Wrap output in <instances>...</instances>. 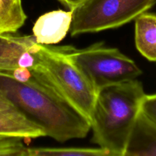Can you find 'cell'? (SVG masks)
<instances>
[{"label":"cell","instance_id":"6da1fadb","mask_svg":"<svg viewBox=\"0 0 156 156\" xmlns=\"http://www.w3.org/2000/svg\"><path fill=\"white\" fill-rule=\"evenodd\" d=\"M0 89L46 136L66 142L84 138L91 129L90 122L34 71L24 82L0 73Z\"/></svg>","mask_w":156,"mask_h":156},{"label":"cell","instance_id":"30bf717a","mask_svg":"<svg viewBox=\"0 0 156 156\" xmlns=\"http://www.w3.org/2000/svg\"><path fill=\"white\" fill-rule=\"evenodd\" d=\"M135 21V42L138 51L148 60L156 62V13L146 12Z\"/></svg>","mask_w":156,"mask_h":156},{"label":"cell","instance_id":"ba28073f","mask_svg":"<svg viewBox=\"0 0 156 156\" xmlns=\"http://www.w3.org/2000/svg\"><path fill=\"white\" fill-rule=\"evenodd\" d=\"M72 10H54L41 15L33 26L37 43L53 45L61 42L70 31Z\"/></svg>","mask_w":156,"mask_h":156},{"label":"cell","instance_id":"4fadbf2b","mask_svg":"<svg viewBox=\"0 0 156 156\" xmlns=\"http://www.w3.org/2000/svg\"><path fill=\"white\" fill-rule=\"evenodd\" d=\"M20 137L0 135V156H27L28 149Z\"/></svg>","mask_w":156,"mask_h":156},{"label":"cell","instance_id":"7a4b0ae2","mask_svg":"<svg viewBox=\"0 0 156 156\" xmlns=\"http://www.w3.org/2000/svg\"><path fill=\"white\" fill-rule=\"evenodd\" d=\"M145 93L139 80L99 88L91 119L93 142L110 156H125L127 143Z\"/></svg>","mask_w":156,"mask_h":156},{"label":"cell","instance_id":"3957f363","mask_svg":"<svg viewBox=\"0 0 156 156\" xmlns=\"http://www.w3.org/2000/svg\"><path fill=\"white\" fill-rule=\"evenodd\" d=\"M71 46L41 44L32 71L91 124L97 90L70 55Z\"/></svg>","mask_w":156,"mask_h":156},{"label":"cell","instance_id":"7c38bea8","mask_svg":"<svg viewBox=\"0 0 156 156\" xmlns=\"http://www.w3.org/2000/svg\"><path fill=\"white\" fill-rule=\"evenodd\" d=\"M27 156H110L103 148L41 147L28 148Z\"/></svg>","mask_w":156,"mask_h":156},{"label":"cell","instance_id":"5bb4252c","mask_svg":"<svg viewBox=\"0 0 156 156\" xmlns=\"http://www.w3.org/2000/svg\"><path fill=\"white\" fill-rule=\"evenodd\" d=\"M141 111L156 123V93L151 94H145L142 101Z\"/></svg>","mask_w":156,"mask_h":156},{"label":"cell","instance_id":"9c48e42d","mask_svg":"<svg viewBox=\"0 0 156 156\" xmlns=\"http://www.w3.org/2000/svg\"><path fill=\"white\" fill-rule=\"evenodd\" d=\"M125 156H156V123L142 111L130 133Z\"/></svg>","mask_w":156,"mask_h":156},{"label":"cell","instance_id":"277c9868","mask_svg":"<svg viewBox=\"0 0 156 156\" xmlns=\"http://www.w3.org/2000/svg\"><path fill=\"white\" fill-rule=\"evenodd\" d=\"M156 0H85L72 9V36L117 28L136 20Z\"/></svg>","mask_w":156,"mask_h":156},{"label":"cell","instance_id":"5b68a950","mask_svg":"<svg viewBox=\"0 0 156 156\" xmlns=\"http://www.w3.org/2000/svg\"><path fill=\"white\" fill-rule=\"evenodd\" d=\"M70 55L97 91L106 85L136 79L142 73L135 61L103 43L84 49L71 46Z\"/></svg>","mask_w":156,"mask_h":156},{"label":"cell","instance_id":"52a82bcc","mask_svg":"<svg viewBox=\"0 0 156 156\" xmlns=\"http://www.w3.org/2000/svg\"><path fill=\"white\" fill-rule=\"evenodd\" d=\"M0 135L36 139L46 136L42 128L29 120L0 89Z\"/></svg>","mask_w":156,"mask_h":156},{"label":"cell","instance_id":"8992f818","mask_svg":"<svg viewBox=\"0 0 156 156\" xmlns=\"http://www.w3.org/2000/svg\"><path fill=\"white\" fill-rule=\"evenodd\" d=\"M12 34H0V73H9L18 68L34 69L41 44L37 43L34 35Z\"/></svg>","mask_w":156,"mask_h":156},{"label":"cell","instance_id":"8fae6325","mask_svg":"<svg viewBox=\"0 0 156 156\" xmlns=\"http://www.w3.org/2000/svg\"><path fill=\"white\" fill-rule=\"evenodd\" d=\"M26 18L21 0H0V34L15 33Z\"/></svg>","mask_w":156,"mask_h":156},{"label":"cell","instance_id":"9a60e30c","mask_svg":"<svg viewBox=\"0 0 156 156\" xmlns=\"http://www.w3.org/2000/svg\"><path fill=\"white\" fill-rule=\"evenodd\" d=\"M58 1L60 2L63 5L67 7L69 10H72L85 0H58Z\"/></svg>","mask_w":156,"mask_h":156}]
</instances>
